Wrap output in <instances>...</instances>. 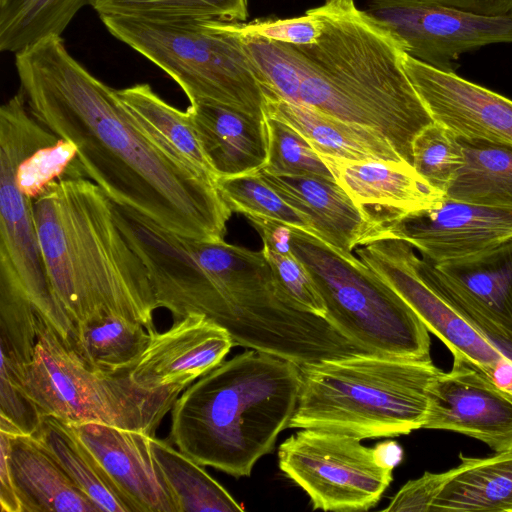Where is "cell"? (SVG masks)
<instances>
[{"label": "cell", "instance_id": "cell-1", "mask_svg": "<svg viewBox=\"0 0 512 512\" xmlns=\"http://www.w3.org/2000/svg\"><path fill=\"white\" fill-rule=\"evenodd\" d=\"M15 67L30 113L76 146L85 175L113 203L180 236L224 241L232 211L215 183L149 136L61 36L16 53Z\"/></svg>", "mask_w": 512, "mask_h": 512}, {"label": "cell", "instance_id": "cell-2", "mask_svg": "<svg viewBox=\"0 0 512 512\" xmlns=\"http://www.w3.org/2000/svg\"><path fill=\"white\" fill-rule=\"evenodd\" d=\"M134 248L147 268L157 306L173 321L202 314L234 345L298 366L363 352L327 319L293 307L277 289L262 250L180 236L146 226Z\"/></svg>", "mask_w": 512, "mask_h": 512}, {"label": "cell", "instance_id": "cell-3", "mask_svg": "<svg viewBox=\"0 0 512 512\" xmlns=\"http://www.w3.org/2000/svg\"><path fill=\"white\" fill-rule=\"evenodd\" d=\"M33 216L64 344L77 323L104 313L155 329L158 306L147 268L93 181L53 182L33 200Z\"/></svg>", "mask_w": 512, "mask_h": 512}, {"label": "cell", "instance_id": "cell-4", "mask_svg": "<svg viewBox=\"0 0 512 512\" xmlns=\"http://www.w3.org/2000/svg\"><path fill=\"white\" fill-rule=\"evenodd\" d=\"M313 10L319 37L292 45L301 73L298 104L375 131L413 166V141L434 121L403 68L400 41L355 2Z\"/></svg>", "mask_w": 512, "mask_h": 512}, {"label": "cell", "instance_id": "cell-5", "mask_svg": "<svg viewBox=\"0 0 512 512\" xmlns=\"http://www.w3.org/2000/svg\"><path fill=\"white\" fill-rule=\"evenodd\" d=\"M300 386V366L247 350L182 391L171 409L169 443L202 466L249 476L287 428Z\"/></svg>", "mask_w": 512, "mask_h": 512}, {"label": "cell", "instance_id": "cell-6", "mask_svg": "<svg viewBox=\"0 0 512 512\" xmlns=\"http://www.w3.org/2000/svg\"><path fill=\"white\" fill-rule=\"evenodd\" d=\"M442 372L432 360L357 352L300 366L301 386L287 428H313L359 439L422 429L428 388Z\"/></svg>", "mask_w": 512, "mask_h": 512}, {"label": "cell", "instance_id": "cell-7", "mask_svg": "<svg viewBox=\"0 0 512 512\" xmlns=\"http://www.w3.org/2000/svg\"><path fill=\"white\" fill-rule=\"evenodd\" d=\"M108 32L169 75L189 102L206 101L265 119L264 79L237 22L102 17Z\"/></svg>", "mask_w": 512, "mask_h": 512}, {"label": "cell", "instance_id": "cell-8", "mask_svg": "<svg viewBox=\"0 0 512 512\" xmlns=\"http://www.w3.org/2000/svg\"><path fill=\"white\" fill-rule=\"evenodd\" d=\"M290 244L324 302L325 318L346 339L367 353L431 360L427 327L368 265L295 227Z\"/></svg>", "mask_w": 512, "mask_h": 512}, {"label": "cell", "instance_id": "cell-9", "mask_svg": "<svg viewBox=\"0 0 512 512\" xmlns=\"http://www.w3.org/2000/svg\"><path fill=\"white\" fill-rule=\"evenodd\" d=\"M23 389L41 414L68 424L96 422L155 436L164 417L185 389L152 388L129 374L87 369L36 311V341L23 366Z\"/></svg>", "mask_w": 512, "mask_h": 512}, {"label": "cell", "instance_id": "cell-10", "mask_svg": "<svg viewBox=\"0 0 512 512\" xmlns=\"http://www.w3.org/2000/svg\"><path fill=\"white\" fill-rule=\"evenodd\" d=\"M59 139L29 111L19 92L0 108V268L20 283L36 310L62 334L33 216V200L21 192L19 164Z\"/></svg>", "mask_w": 512, "mask_h": 512}, {"label": "cell", "instance_id": "cell-11", "mask_svg": "<svg viewBox=\"0 0 512 512\" xmlns=\"http://www.w3.org/2000/svg\"><path fill=\"white\" fill-rule=\"evenodd\" d=\"M280 470L310 498L313 509L348 512L374 507L392 482L375 448L335 431L303 428L278 449Z\"/></svg>", "mask_w": 512, "mask_h": 512}, {"label": "cell", "instance_id": "cell-12", "mask_svg": "<svg viewBox=\"0 0 512 512\" xmlns=\"http://www.w3.org/2000/svg\"><path fill=\"white\" fill-rule=\"evenodd\" d=\"M365 10L411 57L442 70L465 52L512 43V16H488L426 0H366Z\"/></svg>", "mask_w": 512, "mask_h": 512}, {"label": "cell", "instance_id": "cell-13", "mask_svg": "<svg viewBox=\"0 0 512 512\" xmlns=\"http://www.w3.org/2000/svg\"><path fill=\"white\" fill-rule=\"evenodd\" d=\"M380 219L373 240H403L432 264L479 257L512 241V208L472 204L445 196L430 208L384 215Z\"/></svg>", "mask_w": 512, "mask_h": 512}, {"label": "cell", "instance_id": "cell-14", "mask_svg": "<svg viewBox=\"0 0 512 512\" xmlns=\"http://www.w3.org/2000/svg\"><path fill=\"white\" fill-rule=\"evenodd\" d=\"M358 258L387 282L414 310L452 356L461 355L488 375L505 358L420 273L414 248L400 239L380 238L358 246Z\"/></svg>", "mask_w": 512, "mask_h": 512}, {"label": "cell", "instance_id": "cell-15", "mask_svg": "<svg viewBox=\"0 0 512 512\" xmlns=\"http://www.w3.org/2000/svg\"><path fill=\"white\" fill-rule=\"evenodd\" d=\"M422 429L447 430L475 438L496 453L512 450V391L480 366L453 356L452 368L429 385Z\"/></svg>", "mask_w": 512, "mask_h": 512}, {"label": "cell", "instance_id": "cell-16", "mask_svg": "<svg viewBox=\"0 0 512 512\" xmlns=\"http://www.w3.org/2000/svg\"><path fill=\"white\" fill-rule=\"evenodd\" d=\"M402 65L434 122L460 138L512 147V100L405 52Z\"/></svg>", "mask_w": 512, "mask_h": 512}, {"label": "cell", "instance_id": "cell-17", "mask_svg": "<svg viewBox=\"0 0 512 512\" xmlns=\"http://www.w3.org/2000/svg\"><path fill=\"white\" fill-rule=\"evenodd\" d=\"M69 426L100 464L129 512H178L152 455L149 435L96 422Z\"/></svg>", "mask_w": 512, "mask_h": 512}, {"label": "cell", "instance_id": "cell-18", "mask_svg": "<svg viewBox=\"0 0 512 512\" xmlns=\"http://www.w3.org/2000/svg\"><path fill=\"white\" fill-rule=\"evenodd\" d=\"M148 331L149 344L129 371L146 387L186 388L219 366L234 346L229 332L202 314H188L163 332Z\"/></svg>", "mask_w": 512, "mask_h": 512}, {"label": "cell", "instance_id": "cell-19", "mask_svg": "<svg viewBox=\"0 0 512 512\" xmlns=\"http://www.w3.org/2000/svg\"><path fill=\"white\" fill-rule=\"evenodd\" d=\"M258 174L309 221L315 235L335 248L349 253L375 238L381 219L359 207L335 179L263 169Z\"/></svg>", "mask_w": 512, "mask_h": 512}, {"label": "cell", "instance_id": "cell-20", "mask_svg": "<svg viewBox=\"0 0 512 512\" xmlns=\"http://www.w3.org/2000/svg\"><path fill=\"white\" fill-rule=\"evenodd\" d=\"M418 268L451 305L512 331V241L459 262L432 264L419 258Z\"/></svg>", "mask_w": 512, "mask_h": 512}, {"label": "cell", "instance_id": "cell-21", "mask_svg": "<svg viewBox=\"0 0 512 512\" xmlns=\"http://www.w3.org/2000/svg\"><path fill=\"white\" fill-rule=\"evenodd\" d=\"M186 111L218 178L253 173L266 166V118L198 100L189 102Z\"/></svg>", "mask_w": 512, "mask_h": 512}, {"label": "cell", "instance_id": "cell-22", "mask_svg": "<svg viewBox=\"0 0 512 512\" xmlns=\"http://www.w3.org/2000/svg\"><path fill=\"white\" fill-rule=\"evenodd\" d=\"M22 512H99L33 435L0 430Z\"/></svg>", "mask_w": 512, "mask_h": 512}, {"label": "cell", "instance_id": "cell-23", "mask_svg": "<svg viewBox=\"0 0 512 512\" xmlns=\"http://www.w3.org/2000/svg\"><path fill=\"white\" fill-rule=\"evenodd\" d=\"M320 157L336 182L366 210L375 206L386 209L388 215L402 214L430 208L444 197L404 162Z\"/></svg>", "mask_w": 512, "mask_h": 512}, {"label": "cell", "instance_id": "cell-24", "mask_svg": "<svg viewBox=\"0 0 512 512\" xmlns=\"http://www.w3.org/2000/svg\"><path fill=\"white\" fill-rule=\"evenodd\" d=\"M264 113L294 128L319 155L353 161L404 162L388 141L375 131L308 106L272 96L266 98Z\"/></svg>", "mask_w": 512, "mask_h": 512}, {"label": "cell", "instance_id": "cell-25", "mask_svg": "<svg viewBox=\"0 0 512 512\" xmlns=\"http://www.w3.org/2000/svg\"><path fill=\"white\" fill-rule=\"evenodd\" d=\"M459 458L457 467L442 472L431 511H512V450Z\"/></svg>", "mask_w": 512, "mask_h": 512}, {"label": "cell", "instance_id": "cell-26", "mask_svg": "<svg viewBox=\"0 0 512 512\" xmlns=\"http://www.w3.org/2000/svg\"><path fill=\"white\" fill-rule=\"evenodd\" d=\"M150 336L143 324L104 313L77 323L65 345L89 370L129 374L146 350Z\"/></svg>", "mask_w": 512, "mask_h": 512}, {"label": "cell", "instance_id": "cell-27", "mask_svg": "<svg viewBox=\"0 0 512 512\" xmlns=\"http://www.w3.org/2000/svg\"><path fill=\"white\" fill-rule=\"evenodd\" d=\"M136 122L174 157L212 182L217 175L198 140L192 119L163 100L149 84H135L117 90Z\"/></svg>", "mask_w": 512, "mask_h": 512}, {"label": "cell", "instance_id": "cell-28", "mask_svg": "<svg viewBox=\"0 0 512 512\" xmlns=\"http://www.w3.org/2000/svg\"><path fill=\"white\" fill-rule=\"evenodd\" d=\"M464 164L444 196L472 204L512 208V147L458 137Z\"/></svg>", "mask_w": 512, "mask_h": 512}, {"label": "cell", "instance_id": "cell-29", "mask_svg": "<svg viewBox=\"0 0 512 512\" xmlns=\"http://www.w3.org/2000/svg\"><path fill=\"white\" fill-rule=\"evenodd\" d=\"M33 436L49 450L70 479L100 511L129 512L100 464L68 423L44 415Z\"/></svg>", "mask_w": 512, "mask_h": 512}, {"label": "cell", "instance_id": "cell-30", "mask_svg": "<svg viewBox=\"0 0 512 512\" xmlns=\"http://www.w3.org/2000/svg\"><path fill=\"white\" fill-rule=\"evenodd\" d=\"M152 455L177 505L178 512L244 511L203 466L167 441L150 436Z\"/></svg>", "mask_w": 512, "mask_h": 512}, {"label": "cell", "instance_id": "cell-31", "mask_svg": "<svg viewBox=\"0 0 512 512\" xmlns=\"http://www.w3.org/2000/svg\"><path fill=\"white\" fill-rule=\"evenodd\" d=\"M91 0H0V50L18 53L60 37Z\"/></svg>", "mask_w": 512, "mask_h": 512}, {"label": "cell", "instance_id": "cell-32", "mask_svg": "<svg viewBox=\"0 0 512 512\" xmlns=\"http://www.w3.org/2000/svg\"><path fill=\"white\" fill-rule=\"evenodd\" d=\"M99 17L146 19H216L244 22L247 0H91Z\"/></svg>", "mask_w": 512, "mask_h": 512}, {"label": "cell", "instance_id": "cell-33", "mask_svg": "<svg viewBox=\"0 0 512 512\" xmlns=\"http://www.w3.org/2000/svg\"><path fill=\"white\" fill-rule=\"evenodd\" d=\"M216 188L232 212L280 221L315 235L309 221L284 201L257 172L219 177Z\"/></svg>", "mask_w": 512, "mask_h": 512}, {"label": "cell", "instance_id": "cell-34", "mask_svg": "<svg viewBox=\"0 0 512 512\" xmlns=\"http://www.w3.org/2000/svg\"><path fill=\"white\" fill-rule=\"evenodd\" d=\"M413 168L434 189L445 194L464 164L458 137L443 125L432 122L415 137Z\"/></svg>", "mask_w": 512, "mask_h": 512}, {"label": "cell", "instance_id": "cell-35", "mask_svg": "<svg viewBox=\"0 0 512 512\" xmlns=\"http://www.w3.org/2000/svg\"><path fill=\"white\" fill-rule=\"evenodd\" d=\"M76 146L59 139L42 146L27 156L18 166L16 180L22 193L35 200L53 182L84 178Z\"/></svg>", "mask_w": 512, "mask_h": 512}, {"label": "cell", "instance_id": "cell-36", "mask_svg": "<svg viewBox=\"0 0 512 512\" xmlns=\"http://www.w3.org/2000/svg\"><path fill=\"white\" fill-rule=\"evenodd\" d=\"M268 160L263 170L276 175H308L334 179L308 141L285 122L266 116Z\"/></svg>", "mask_w": 512, "mask_h": 512}, {"label": "cell", "instance_id": "cell-37", "mask_svg": "<svg viewBox=\"0 0 512 512\" xmlns=\"http://www.w3.org/2000/svg\"><path fill=\"white\" fill-rule=\"evenodd\" d=\"M242 36L251 60L264 79L266 97L276 95L298 104L301 73L293 46L261 37Z\"/></svg>", "mask_w": 512, "mask_h": 512}, {"label": "cell", "instance_id": "cell-38", "mask_svg": "<svg viewBox=\"0 0 512 512\" xmlns=\"http://www.w3.org/2000/svg\"><path fill=\"white\" fill-rule=\"evenodd\" d=\"M262 249L281 295L296 309L325 318L324 302L304 265L293 253L279 254L264 244Z\"/></svg>", "mask_w": 512, "mask_h": 512}, {"label": "cell", "instance_id": "cell-39", "mask_svg": "<svg viewBox=\"0 0 512 512\" xmlns=\"http://www.w3.org/2000/svg\"><path fill=\"white\" fill-rule=\"evenodd\" d=\"M244 36L261 37L291 45L311 44L320 35L322 23L313 8L303 15L288 19L255 20L249 23L237 22Z\"/></svg>", "mask_w": 512, "mask_h": 512}, {"label": "cell", "instance_id": "cell-40", "mask_svg": "<svg viewBox=\"0 0 512 512\" xmlns=\"http://www.w3.org/2000/svg\"><path fill=\"white\" fill-rule=\"evenodd\" d=\"M441 479L442 473L425 472L421 477L408 481L382 510L431 511Z\"/></svg>", "mask_w": 512, "mask_h": 512}, {"label": "cell", "instance_id": "cell-41", "mask_svg": "<svg viewBox=\"0 0 512 512\" xmlns=\"http://www.w3.org/2000/svg\"><path fill=\"white\" fill-rule=\"evenodd\" d=\"M453 306V305H452ZM469 323H471L502 356L512 365V331L499 327L481 315L460 307L453 306Z\"/></svg>", "mask_w": 512, "mask_h": 512}, {"label": "cell", "instance_id": "cell-42", "mask_svg": "<svg viewBox=\"0 0 512 512\" xmlns=\"http://www.w3.org/2000/svg\"><path fill=\"white\" fill-rule=\"evenodd\" d=\"M247 219L261 233L263 244L279 254H291L290 226L270 218L247 216Z\"/></svg>", "mask_w": 512, "mask_h": 512}, {"label": "cell", "instance_id": "cell-43", "mask_svg": "<svg viewBox=\"0 0 512 512\" xmlns=\"http://www.w3.org/2000/svg\"><path fill=\"white\" fill-rule=\"evenodd\" d=\"M488 16H512V0H426Z\"/></svg>", "mask_w": 512, "mask_h": 512}, {"label": "cell", "instance_id": "cell-44", "mask_svg": "<svg viewBox=\"0 0 512 512\" xmlns=\"http://www.w3.org/2000/svg\"><path fill=\"white\" fill-rule=\"evenodd\" d=\"M0 504L1 512H22L12 476L9 469L7 454L0 446Z\"/></svg>", "mask_w": 512, "mask_h": 512}, {"label": "cell", "instance_id": "cell-45", "mask_svg": "<svg viewBox=\"0 0 512 512\" xmlns=\"http://www.w3.org/2000/svg\"><path fill=\"white\" fill-rule=\"evenodd\" d=\"M374 448L376 458L382 466L394 469L402 460V448L394 441L379 443Z\"/></svg>", "mask_w": 512, "mask_h": 512}, {"label": "cell", "instance_id": "cell-46", "mask_svg": "<svg viewBox=\"0 0 512 512\" xmlns=\"http://www.w3.org/2000/svg\"><path fill=\"white\" fill-rule=\"evenodd\" d=\"M336 1H340V2H354V0H325V2H336Z\"/></svg>", "mask_w": 512, "mask_h": 512}]
</instances>
